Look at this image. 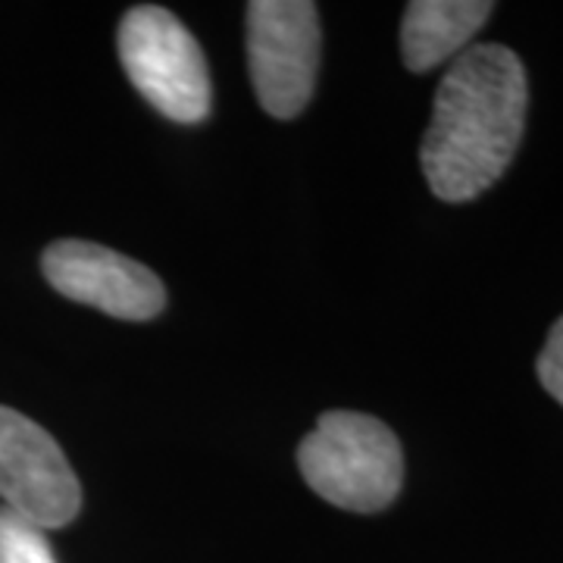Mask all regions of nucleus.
Listing matches in <instances>:
<instances>
[{"instance_id":"f257e3e1","label":"nucleus","mask_w":563,"mask_h":563,"mask_svg":"<svg viewBox=\"0 0 563 563\" xmlns=\"http://www.w3.org/2000/svg\"><path fill=\"white\" fill-rule=\"evenodd\" d=\"M529 81L504 44H473L454 57L422 135V176L448 203L479 198L501 179L523 139Z\"/></svg>"},{"instance_id":"f03ea898","label":"nucleus","mask_w":563,"mask_h":563,"mask_svg":"<svg viewBox=\"0 0 563 563\" xmlns=\"http://www.w3.org/2000/svg\"><path fill=\"white\" fill-rule=\"evenodd\" d=\"M303 483L320 498L354 514H376L398 498L404 451L398 435L376 417L329 410L298 448Z\"/></svg>"},{"instance_id":"7ed1b4c3","label":"nucleus","mask_w":563,"mask_h":563,"mask_svg":"<svg viewBox=\"0 0 563 563\" xmlns=\"http://www.w3.org/2000/svg\"><path fill=\"white\" fill-rule=\"evenodd\" d=\"M120 60L129 81L173 122H201L210 113V73L201 44L169 10L141 3L120 22Z\"/></svg>"},{"instance_id":"20e7f679","label":"nucleus","mask_w":563,"mask_h":563,"mask_svg":"<svg viewBox=\"0 0 563 563\" xmlns=\"http://www.w3.org/2000/svg\"><path fill=\"white\" fill-rule=\"evenodd\" d=\"M320 10L310 0L247 3V66L263 110L295 120L313 98L320 69Z\"/></svg>"},{"instance_id":"39448f33","label":"nucleus","mask_w":563,"mask_h":563,"mask_svg":"<svg viewBox=\"0 0 563 563\" xmlns=\"http://www.w3.org/2000/svg\"><path fill=\"white\" fill-rule=\"evenodd\" d=\"M0 498L38 529L73 523L81 485L57 439L13 407H0Z\"/></svg>"},{"instance_id":"423d86ee","label":"nucleus","mask_w":563,"mask_h":563,"mask_svg":"<svg viewBox=\"0 0 563 563\" xmlns=\"http://www.w3.org/2000/svg\"><path fill=\"white\" fill-rule=\"evenodd\" d=\"M41 269L63 298L88 303L117 320H154L166 307L163 282L144 263L103 244L79 239L54 242L41 257Z\"/></svg>"},{"instance_id":"0eeeda50","label":"nucleus","mask_w":563,"mask_h":563,"mask_svg":"<svg viewBox=\"0 0 563 563\" xmlns=\"http://www.w3.org/2000/svg\"><path fill=\"white\" fill-rule=\"evenodd\" d=\"M488 0H413L401 22V54L410 73H429L439 63L461 57L470 38L492 16Z\"/></svg>"},{"instance_id":"6e6552de","label":"nucleus","mask_w":563,"mask_h":563,"mask_svg":"<svg viewBox=\"0 0 563 563\" xmlns=\"http://www.w3.org/2000/svg\"><path fill=\"white\" fill-rule=\"evenodd\" d=\"M0 563H57L44 529L0 507Z\"/></svg>"},{"instance_id":"1a4fd4ad","label":"nucleus","mask_w":563,"mask_h":563,"mask_svg":"<svg viewBox=\"0 0 563 563\" xmlns=\"http://www.w3.org/2000/svg\"><path fill=\"white\" fill-rule=\"evenodd\" d=\"M536 373H539V383L544 385V391L558 404H563V317L548 332V342L539 354Z\"/></svg>"}]
</instances>
